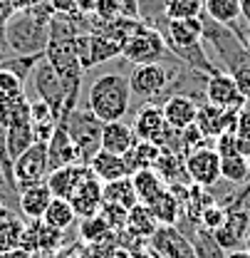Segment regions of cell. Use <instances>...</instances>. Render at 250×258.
I'll use <instances>...</instances> for the list:
<instances>
[{
    "instance_id": "6da1fadb",
    "label": "cell",
    "mask_w": 250,
    "mask_h": 258,
    "mask_svg": "<svg viewBox=\"0 0 250 258\" xmlns=\"http://www.w3.org/2000/svg\"><path fill=\"white\" fill-rule=\"evenodd\" d=\"M55 15L50 0H42L30 10H18L5 23V47L10 55L28 57L45 55L50 42V18Z\"/></svg>"
},
{
    "instance_id": "8d00e7d4",
    "label": "cell",
    "mask_w": 250,
    "mask_h": 258,
    "mask_svg": "<svg viewBox=\"0 0 250 258\" xmlns=\"http://www.w3.org/2000/svg\"><path fill=\"white\" fill-rule=\"evenodd\" d=\"M225 219H228V209L218 204V201H213V204H208L203 211H201V216H198V226H203V228H208V231H218L220 226L225 224Z\"/></svg>"
},
{
    "instance_id": "5bb4252c",
    "label": "cell",
    "mask_w": 250,
    "mask_h": 258,
    "mask_svg": "<svg viewBox=\"0 0 250 258\" xmlns=\"http://www.w3.org/2000/svg\"><path fill=\"white\" fill-rule=\"evenodd\" d=\"M250 233V216L248 211H228L225 224L218 231H213L216 241L223 246V251H235V248H245V238Z\"/></svg>"
},
{
    "instance_id": "e575fe53",
    "label": "cell",
    "mask_w": 250,
    "mask_h": 258,
    "mask_svg": "<svg viewBox=\"0 0 250 258\" xmlns=\"http://www.w3.org/2000/svg\"><path fill=\"white\" fill-rule=\"evenodd\" d=\"M166 20H188L203 15V0H169L163 10Z\"/></svg>"
},
{
    "instance_id": "60d3db41",
    "label": "cell",
    "mask_w": 250,
    "mask_h": 258,
    "mask_svg": "<svg viewBox=\"0 0 250 258\" xmlns=\"http://www.w3.org/2000/svg\"><path fill=\"white\" fill-rule=\"evenodd\" d=\"M94 15L102 20H114V18H119V3L117 0H97Z\"/></svg>"
},
{
    "instance_id": "7dc6e473",
    "label": "cell",
    "mask_w": 250,
    "mask_h": 258,
    "mask_svg": "<svg viewBox=\"0 0 250 258\" xmlns=\"http://www.w3.org/2000/svg\"><path fill=\"white\" fill-rule=\"evenodd\" d=\"M74 5H77V10H79V13L90 15V13H94V5H97V0H74Z\"/></svg>"
},
{
    "instance_id": "ab89813d",
    "label": "cell",
    "mask_w": 250,
    "mask_h": 258,
    "mask_svg": "<svg viewBox=\"0 0 250 258\" xmlns=\"http://www.w3.org/2000/svg\"><path fill=\"white\" fill-rule=\"evenodd\" d=\"M213 149L218 152L220 157H233V154H238L235 132H223L220 137H216V147H213Z\"/></svg>"
},
{
    "instance_id": "9c48e42d",
    "label": "cell",
    "mask_w": 250,
    "mask_h": 258,
    "mask_svg": "<svg viewBox=\"0 0 250 258\" xmlns=\"http://www.w3.org/2000/svg\"><path fill=\"white\" fill-rule=\"evenodd\" d=\"M206 102L213 104V107H220V109H235V112H240L248 104V97L238 90L235 80L228 72H216L206 82Z\"/></svg>"
},
{
    "instance_id": "6f0895ef",
    "label": "cell",
    "mask_w": 250,
    "mask_h": 258,
    "mask_svg": "<svg viewBox=\"0 0 250 258\" xmlns=\"http://www.w3.org/2000/svg\"><path fill=\"white\" fill-rule=\"evenodd\" d=\"M248 50H250V37H248Z\"/></svg>"
},
{
    "instance_id": "52a82bcc",
    "label": "cell",
    "mask_w": 250,
    "mask_h": 258,
    "mask_svg": "<svg viewBox=\"0 0 250 258\" xmlns=\"http://www.w3.org/2000/svg\"><path fill=\"white\" fill-rule=\"evenodd\" d=\"M74 42H77V57H79V64L85 72L94 70L97 64L122 57V45L104 35H97V32H82V35H77Z\"/></svg>"
},
{
    "instance_id": "f35d334b",
    "label": "cell",
    "mask_w": 250,
    "mask_h": 258,
    "mask_svg": "<svg viewBox=\"0 0 250 258\" xmlns=\"http://www.w3.org/2000/svg\"><path fill=\"white\" fill-rule=\"evenodd\" d=\"M99 216L107 221V226H109L112 231H124L129 211H126V209H122V206H117V204H102Z\"/></svg>"
},
{
    "instance_id": "ee69618b",
    "label": "cell",
    "mask_w": 250,
    "mask_h": 258,
    "mask_svg": "<svg viewBox=\"0 0 250 258\" xmlns=\"http://www.w3.org/2000/svg\"><path fill=\"white\" fill-rule=\"evenodd\" d=\"M235 132L250 134V104H245V107L238 112V129H235Z\"/></svg>"
},
{
    "instance_id": "11a10c76",
    "label": "cell",
    "mask_w": 250,
    "mask_h": 258,
    "mask_svg": "<svg viewBox=\"0 0 250 258\" xmlns=\"http://www.w3.org/2000/svg\"><path fill=\"white\" fill-rule=\"evenodd\" d=\"M245 251L250 253V233H248V238H245Z\"/></svg>"
},
{
    "instance_id": "816d5d0a",
    "label": "cell",
    "mask_w": 250,
    "mask_h": 258,
    "mask_svg": "<svg viewBox=\"0 0 250 258\" xmlns=\"http://www.w3.org/2000/svg\"><path fill=\"white\" fill-rule=\"evenodd\" d=\"M8 57H10V52H8L5 47H0V67H3V62H5Z\"/></svg>"
},
{
    "instance_id": "4dcf8cb0",
    "label": "cell",
    "mask_w": 250,
    "mask_h": 258,
    "mask_svg": "<svg viewBox=\"0 0 250 258\" xmlns=\"http://www.w3.org/2000/svg\"><path fill=\"white\" fill-rule=\"evenodd\" d=\"M220 179L233 186H243L245 181H250V159L240 154L220 157Z\"/></svg>"
},
{
    "instance_id": "c3c4849f",
    "label": "cell",
    "mask_w": 250,
    "mask_h": 258,
    "mask_svg": "<svg viewBox=\"0 0 250 258\" xmlns=\"http://www.w3.org/2000/svg\"><path fill=\"white\" fill-rule=\"evenodd\" d=\"M0 258H32V253L23 251V248H15V251H5V253H0Z\"/></svg>"
},
{
    "instance_id": "8fae6325",
    "label": "cell",
    "mask_w": 250,
    "mask_h": 258,
    "mask_svg": "<svg viewBox=\"0 0 250 258\" xmlns=\"http://www.w3.org/2000/svg\"><path fill=\"white\" fill-rule=\"evenodd\" d=\"M196 127L201 129L208 139H216L223 132H235L238 129V112L235 109H220V107L203 102V104H198Z\"/></svg>"
},
{
    "instance_id": "9f6ffc18",
    "label": "cell",
    "mask_w": 250,
    "mask_h": 258,
    "mask_svg": "<svg viewBox=\"0 0 250 258\" xmlns=\"http://www.w3.org/2000/svg\"><path fill=\"white\" fill-rule=\"evenodd\" d=\"M117 258H129V256H126V253H122V256H117Z\"/></svg>"
},
{
    "instance_id": "4316f807",
    "label": "cell",
    "mask_w": 250,
    "mask_h": 258,
    "mask_svg": "<svg viewBox=\"0 0 250 258\" xmlns=\"http://www.w3.org/2000/svg\"><path fill=\"white\" fill-rule=\"evenodd\" d=\"M203 15L216 20L218 25L230 28L238 20H243L240 0H203Z\"/></svg>"
},
{
    "instance_id": "44dd1931",
    "label": "cell",
    "mask_w": 250,
    "mask_h": 258,
    "mask_svg": "<svg viewBox=\"0 0 250 258\" xmlns=\"http://www.w3.org/2000/svg\"><path fill=\"white\" fill-rule=\"evenodd\" d=\"M87 166H90V171H92L102 184L114 181V179H122V176H131L129 164H126L124 157H119V154H109V152H104V149H99L92 159H90Z\"/></svg>"
},
{
    "instance_id": "3957f363",
    "label": "cell",
    "mask_w": 250,
    "mask_h": 258,
    "mask_svg": "<svg viewBox=\"0 0 250 258\" xmlns=\"http://www.w3.org/2000/svg\"><path fill=\"white\" fill-rule=\"evenodd\" d=\"M64 129H67L72 144L77 147L82 164H90V159L102 149V129H104V122L94 112H90L87 107L85 109L77 107L64 119Z\"/></svg>"
},
{
    "instance_id": "5b68a950",
    "label": "cell",
    "mask_w": 250,
    "mask_h": 258,
    "mask_svg": "<svg viewBox=\"0 0 250 258\" xmlns=\"http://www.w3.org/2000/svg\"><path fill=\"white\" fill-rule=\"evenodd\" d=\"M50 174V159H47V144L35 142L28 152H23L13 161V181L15 191L20 194L32 184H42Z\"/></svg>"
},
{
    "instance_id": "d4e9b609",
    "label": "cell",
    "mask_w": 250,
    "mask_h": 258,
    "mask_svg": "<svg viewBox=\"0 0 250 258\" xmlns=\"http://www.w3.org/2000/svg\"><path fill=\"white\" fill-rule=\"evenodd\" d=\"M156 228H158V221L154 219V214H151V209H149V206L136 204V206H131V209H129L124 231H129L134 238H144V241H149V238L156 233Z\"/></svg>"
},
{
    "instance_id": "d6986e66",
    "label": "cell",
    "mask_w": 250,
    "mask_h": 258,
    "mask_svg": "<svg viewBox=\"0 0 250 258\" xmlns=\"http://www.w3.org/2000/svg\"><path fill=\"white\" fill-rule=\"evenodd\" d=\"M163 109V119L171 129H186L191 124H196V114H198V102H193L191 97L174 95L169 99H163L161 104Z\"/></svg>"
},
{
    "instance_id": "4fadbf2b",
    "label": "cell",
    "mask_w": 250,
    "mask_h": 258,
    "mask_svg": "<svg viewBox=\"0 0 250 258\" xmlns=\"http://www.w3.org/2000/svg\"><path fill=\"white\" fill-rule=\"evenodd\" d=\"M69 204L77 214V219H90L97 216L102 204H104V196H102V181L90 171V176L74 189V194L69 196Z\"/></svg>"
},
{
    "instance_id": "f546056e",
    "label": "cell",
    "mask_w": 250,
    "mask_h": 258,
    "mask_svg": "<svg viewBox=\"0 0 250 258\" xmlns=\"http://www.w3.org/2000/svg\"><path fill=\"white\" fill-rule=\"evenodd\" d=\"M158 157H161V147H156L154 142H141L136 139V144L131 147V152L126 154L124 159L129 164V171H139V169H154Z\"/></svg>"
},
{
    "instance_id": "ba28073f",
    "label": "cell",
    "mask_w": 250,
    "mask_h": 258,
    "mask_svg": "<svg viewBox=\"0 0 250 258\" xmlns=\"http://www.w3.org/2000/svg\"><path fill=\"white\" fill-rule=\"evenodd\" d=\"M186 171L191 184L211 189L220 181V154L213 147H203L186 154Z\"/></svg>"
},
{
    "instance_id": "836d02e7",
    "label": "cell",
    "mask_w": 250,
    "mask_h": 258,
    "mask_svg": "<svg viewBox=\"0 0 250 258\" xmlns=\"http://www.w3.org/2000/svg\"><path fill=\"white\" fill-rule=\"evenodd\" d=\"M30 228H32V233H35V246H37V251L52 253V251H57V248L62 246V231L47 226L42 219H40V221H30Z\"/></svg>"
},
{
    "instance_id": "681fc988",
    "label": "cell",
    "mask_w": 250,
    "mask_h": 258,
    "mask_svg": "<svg viewBox=\"0 0 250 258\" xmlns=\"http://www.w3.org/2000/svg\"><path fill=\"white\" fill-rule=\"evenodd\" d=\"M240 10H243V20L248 23L250 28V0H240Z\"/></svg>"
},
{
    "instance_id": "f6af8a7d",
    "label": "cell",
    "mask_w": 250,
    "mask_h": 258,
    "mask_svg": "<svg viewBox=\"0 0 250 258\" xmlns=\"http://www.w3.org/2000/svg\"><path fill=\"white\" fill-rule=\"evenodd\" d=\"M15 15V8L10 0H0V28H5V23Z\"/></svg>"
},
{
    "instance_id": "7bdbcfd3",
    "label": "cell",
    "mask_w": 250,
    "mask_h": 258,
    "mask_svg": "<svg viewBox=\"0 0 250 258\" xmlns=\"http://www.w3.org/2000/svg\"><path fill=\"white\" fill-rule=\"evenodd\" d=\"M235 147H238V154L250 159V134H243V132H235Z\"/></svg>"
},
{
    "instance_id": "9a60e30c",
    "label": "cell",
    "mask_w": 250,
    "mask_h": 258,
    "mask_svg": "<svg viewBox=\"0 0 250 258\" xmlns=\"http://www.w3.org/2000/svg\"><path fill=\"white\" fill-rule=\"evenodd\" d=\"M131 127H134L136 139L158 144V139L163 137V132L169 129V124H166V119H163V109H161L158 104H154V102H146V104L136 112Z\"/></svg>"
},
{
    "instance_id": "1f68e13d",
    "label": "cell",
    "mask_w": 250,
    "mask_h": 258,
    "mask_svg": "<svg viewBox=\"0 0 250 258\" xmlns=\"http://www.w3.org/2000/svg\"><path fill=\"white\" fill-rule=\"evenodd\" d=\"M188 238H191V246H193L196 258H225V251H223V246L216 241L213 231L198 226Z\"/></svg>"
},
{
    "instance_id": "277c9868",
    "label": "cell",
    "mask_w": 250,
    "mask_h": 258,
    "mask_svg": "<svg viewBox=\"0 0 250 258\" xmlns=\"http://www.w3.org/2000/svg\"><path fill=\"white\" fill-rule=\"evenodd\" d=\"M166 55H171L166 37L154 28H146L144 23L134 30V35L129 37L122 47V57L131 64H151L161 62Z\"/></svg>"
},
{
    "instance_id": "ffe728a7",
    "label": "cell",
    "mask_w": 250,
    "mask_h": 258,
    "mask_svg": "<svg viewBox=\"0 0 250 258\" xmlns=\"http://www.w3.org/2000/svg\"><path fill=\"white\" fill-rule=\"evenodd\" d=\"M134 144H136L134 127H129L124 119H119V122H107V124H104V129H102V149H104V152L126 157Z\"/></svg>"
},
{
    "instance_id": "603a6c76",
    "label": "cell",
    "mask_w": 250,
    "mask_h": 258,
    "mask_svg": "<svg viewBox=\"0 0 250 258\" xmlns=\"http://www.w3.org/2000/svg\"><path fill=\"white\" fill-rule=\"evenodd\" d=\"M5 142H8V157H10V161H15L23 152H28L32 144L37 142L30 117H28V119H15V122H10V124L5 127Z\"/></svg>"
},
{
    "instance_id": "7a4b0ae2",
    "label": "cell",
    "mask_w": 250,
    "mask_h": 258,
    "mask_svg": "<svg viewBox=\"0 0 250 258\" xmlns=\"http://www.w3.org/2000/svg\"><path fill=\"white\" fill-rule=\"evenodd\" d=\"M131 104V87L129 77L122 72H104L94 77L87 92V109L94 112L104 124L124 119Z\"/></svg>"
},
{
    "instance_id": "b9f144b4",
    "label": "cell",
    "mask_w": 250,
    "mask_h": 258,
    "mask_svg": "<svg viewBox=\"0 0 250 258\" xmlns=\"http://www.w3.org/2000/svg\"><path fill=\"white\" fill-rule=\"evenodd\" d=\"M119 3V18L139 20V3L136 0H117Z\"/></svg>"
},
{
    "instance_id": "f1b7e54d",
    "label": "cell",
    "mask_w": 250,
    "mask_h": 258,
    "mask_svg": "<svg viewBox=\"0 0 250 258\" xmlns=\"http://www.w3.org/2000/svg\"><path fill=\"white\" fill-rule=\"evenodd\" d=\"M42 221L64 233V231H69L72 226L77 224V214H74L69 199H52L47 211H45V216H42Z\"/></svg>"
},
{
    "instance_id": "484cf974",
    "label": "cell",
    "mask_w": 250,
    "mask_h": 258,
    "mask_svg": "<svg viewBox=\"0 0 250 258\" xmlns=\"http://www.w3.org/2000/svg\"><path fill=\"white\" fill-rule=\"evenodd\" d=\"M102 196H104V204H117V206H122L126 211L139 204L131 176H122V179H114V181L102 184Z\"/></svg>"
},
{
    "instance_id": "680465c9",
    "label": "cell",
    "mask_w": 250,
    "mask_h": 258,
    "mask_svg": "<svg viewBox=\"0 0 250 258\" xmlns=\"http://www.w3.org/2000/svg\"><path fill=\"white\" fill-rule=\"evenodd\" d=\"M248 104H250V97H248Z\"/></svg>"
},
{
    "instance_id": "74e56055",
    "label": "cell",
    "mask_w": 250,
    "mask_h": 258,
    "mask_svg": "<svg viewBox=\"0 0 250 258\" xmlns=\"http://www.w3.org/2000/svg\"><path fill=\"white\" fill-rule=\"evenodd\" d=\"M25 95V85L18 75H13L10 70L0 67V102L3 99H13V97Z\"/></svg>"
},
{
    "instance_id": "7402d4cb",
    "label": "cell",
    "mask_w": 250,
    "mask_h": 258,
    "mask_svg": "<svg viewBox=\"0 0 250 258\" xmlns=\"http://www.w3.org/2000/svg\"><path fill=\"white\" fill-rule=\"evenodd\" d=\"M131 181H134L139 204H144V206H151L158 196L169 189V184L158 176L156 169H139V171L131 174Z\"/></svg>"
},
{
    "instance_id": "ac0fdd59",
    "label": "cell",
    "mask_w": 250,
    "mask_h": 258,
    "mask_svg": "<svg viewBox=\"0 0 250 258\" xmlns=\"http://www.w3.org/2000/svg\"><path fill=\"white\" fill-rule=\"evenodd\" d=\"M52 199L55 196H52L50 186L45 181L42 184H32V186H28V189H23V191L18 194V211L28 221H40L45 216V211H47V206H50Z\"/></svg>"
},
{
    "instance_id": "7c38bea8",
    "label": "cell",
    "mask_w": 250,
    "mask_h": 258,
    "mask_svg": "<svg viewBox=\"0 0 250 258\" xmlns=\"http://www.w3.org/2000/svg\"><path fill=\"white\" fill-rule=\"evenodd\" d=\"M166 45L171 52L193 47L198 42H203V20L201 18H188V20H169L166 25Z\"/></svg>"
},
{
    "instance_id": "f907efd6",
    "label": "cell",
    "mask_w": 250,
    "mask_h": 258,
    "mask_svg": "<svg viewBox=\"0 0 250 258\" xmlns=\"http://www.w3.org/2000/svg\"><path fill=\"white\" fill-rule=\"evenodd\" d=\"M225 258H250V253L245 251V248H235V251H228Z\"/></svg>"
},
{
    "instance_id": "2e32d148",
    "label": "cell",
    "mask_w": 250,
    "mask_h": 258,
    "mask_svg": "<svg viewBox=\"0 0 250 258\" xmlns=\"http://www.w3.org/2000/svg\"><path fill=\"white\" fill-rule=\"evenodd\" d=\"M90 176V166L87 164H69L62 169H55L47 174L45 184L50 186V191L55 199H69L74 189Z\"/></svg>"
},
{
    "instance_id": "bcb514c9",
    "label": "cell",
    "mask_w": 250,
    "mask_h": 258,
    "mask_svg": "<svg viewBox=\"0 0 250 258\" xmlns=\"http://www.w3.org/2000/svg\"><path fill=\"white\" fill-rule=\"evenodd\" d=\"M10 3H13L15 13H18V10H30V8H35V5H40L42 0H10Z\"/></svg>"
},
{
    "instance_id": "83f0119b",
    "label": "cell",
    "mask_w": 250,
    "mask_h": 258,
    "mask_svg": "<svg viewBox=\"0 0 250 258\" xmlns=\"http://www.w3.org/2000/svg\"><path fill=\"white\" fill-rule=\"evenodd\" d=\"M25 226L28 224H23V221H20V216H18V214H13L10 209L0 216V253L20 248V241H23Z\"/></svg>"
},
{
    "instance_id": "cb8c5ba5",
    "label": "cell",
    "mask_w": 250,
    "mask_h": 258,
    "mask_svg": "<svg viewBox=\"0 0 250 258\" xmlns=\"http://www.w3.org/2000/svg\"><path fill=\"white\" fill-rule=\"evenodd\" d=\"M149 209H151L154 219L158 221V226H176L181 219V211H184V199L176 191L166 189Z\"/></svg>"
},
{
    "instance_id": "d590c367",
    "label": "cell",
    "mask_w": 250,
    "mask_h": 258,
    "mask_svg": "<svg viewBox=\"0 0 250 258\" xmlns=\"http://www.w3.org/2000/svg\"><path fill=\"white\" fill-rule=\"evenodd\" d=\"M112 233H114V231L107 226V221H104L99 214L79 221V236H82V241H87V243H102V241H107Z\"/></svg>"
},
{
    "instance_id": "db71d44e",
    "label": "cell",
    "mask_w": 250,
    "mask_h": 258,
    "mask_svg": "<svg viewBox=\"0 0 250 258\" xmlns=\"http://www.w3.org/2000/svg\"><path fill=\"white\" fill-rule=\"evenodd\" d=\"M5 211H8V206H5V204H3V201H0V216H3V214H5Z\"/></svg>"
},
{
    "instance_id": "8992f818",
    "label": "cell",
    "mask_w": 250,
    "mask_h": 258,
    "mask_svg": "<svg viewBox=\"0 0 250 258\" xmlns=\"http://www.w3.org/2000/svg\"><path fill=\"white\" fill-rule=\"evenodd\" d=\"M179 62L174 67H166L161 62H151V64H136L134 72L129 75V87H131V95H136L144 102H151V97H158L166 85L171 82L174 72H176Z\"/></svg>"
},
{
    "instance_id": "f5cc1de1",
    "label": "cell",
    "mask_w": 250,
    "mask_h": 258,
    "mask_svg": "<svg viewBox=\"0 0 250 258\" xmlns=\"http://www.w3.org/2000/svg\"><path fill=\"white\" fill-rule=\"evenodd\" d=\"M0 47H5V30H3V28H0ZM5 50H8V47H5Z\"/></svg>"
},
{
    "instance_id": "30bf717a",
    "label": "cell",
    "mask_w": 250,
    "mask_h": 258,
    "mask_svg": "<svg viewBox=\"0 0 250 258\" xmlns=\"http://www.w3.org/2000/svg\"><path fill=\"white\" fill-rule=\"evenodd\" d=\"M149 246L156 258H196L191 238L176 226H158L156 233L149 238Z\"/></svg>"
},
{
    "instance_id": "d6a6232c",
    "label": "cell",
    "mask_w": 250,
    "mask_h": 258,
    "mask_svg": "<svg viewBox=\"0 0 250 258\" xmlns=\"http://www.w3.org/2000/svg\"><path fill=\"white\" fill-rule=\"evenodd\" d=\"M136 3H139V20H141L146 28H154V30H158L163 35V32H166V25H169V20H166V15H163L169 0H136Z\"/></svg>"
},
{
    "instance_id": "e0dca14e",
    "label": "cell",
    "mask_w": 250,
    "mask_h": 258,
    "mask_svg": "<svg viewBox=\"0 0 250 258\" xmlns=\"http://www.w3.org/2000/svg\"><path fill=\"white\" fill-rule=\"evenodd\" d=\"M47 159H50V171L69 166V164H82L79 152L72 144L64 124H57L55 132H52V137H50V142H47Z\"/></svg>"
}]
</instances>
